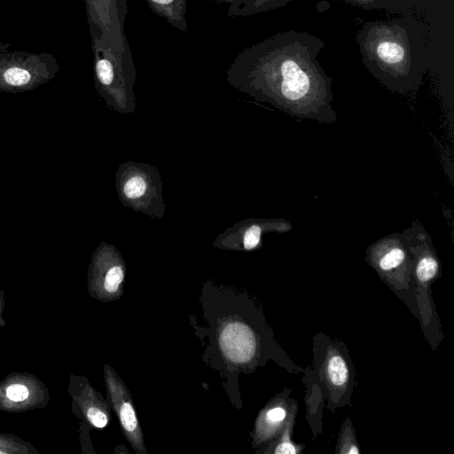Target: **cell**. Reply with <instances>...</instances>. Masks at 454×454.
Wrapping results in <instances>:
<instances>
[{
	"instance_id": "obj_19",
	"label": "cell",
	"mask_w": 454,
	"mask_h": 454,
	"mask_svg": "<svg viewBox=\"0 0 454 454\" xmlns=\"http://www.w3.org/2000/svg\"><path fill=\"white\" fill-rule=\"evenodd\" d=\"M6 395L12 401L20 402L28 396V390L24 385L13 384L7 387Z\"/></svg>"
},
{
	"instance_id": "obj_13",
	"label": "cell",
	"mask_w": 454,
	"mask_h": 454,
	"mask_svg": "<svg viewBox=\"0 0 454 454\" xmlns=\"http://www.w3.org/2000/svg\"><path fill=\"white\" fill-rule=\"evenodd\" d=\"M93 259L97 284L102 297L106 301L119 299L123 294L126 269L121 254L114 246L103 242Z\"/></svg>"
},
{
	"instance_id": "obj_16",
	"label": "cell",
	"mask_w": 454,
	"mask_h": 454,
	"mask_svg": "<svg viewBox=\"0 0 454 454\" xmlns=\"http://www.w3.org/2000/svg\"><path fill=\"white\" fill-rule=\"evenodd\" d=\"M145 2L153 12L163 17L173 27L183 31L186 30L187 0H145Z\"/></svg>"
},
{
	"instance_id": "obj_7",
	"label": "cell",
	"mask_w": 454,
	"mask_h": 454,
	"mask_svg": "<svg viewBox=\"0 0 454 454\" xmlns=\"http://www.w3.org/2000/svg\"><path fill=\"white\" fill-rule=\"evenodd\" d=\"M115 185L123 206L151 217L164 215L162 182L154 166L131 160L122 163L116 172Z\"/></svg>"
},
{
	"instance_id": "obj_1",
	"label": "cell",
	"mask_w": 454,
	"mask_h": 454,
	"mask_svg": "<svg viewBox=\"0 0 454 454\" xmlns=\"http://www.w3.org/2000/svg\"><path fill=\"white\" fill-rule=\"evenodd\" d=\"M324 46L308 32L277 33L243 50L228 69L227 81L292 117L333 124V78L317 60Z\"/></svg>"
},
{
	"instance_id": "obj_15",
	"label": "cell",
	"mask_w": 454,
	"mask_h": 454,
	"mask_svg": "<svg viewBox=\"0 0 454 454\" xmlns=\"http://www.w3.org/2000/svg\"><path fill=\"white\" fill-rule=\"evenodd\" d=\"M299 411V405L292 398L288 419L278 435L267 445L255 450L260 454H300L306 448L304 443H296L293 440L294 428Z\"/></svg>"
},
{
	"instance_id": "obj_5",
	"label": "cell",
	"mask_w": 454,
	"mask_h": 454,
	"mask_svg": "<svg viewBox=\"0 0 454 454\" xmlns=\"http://www.w3.org/2000/svg\"><path fill=\"white\" fill-rule=\"evenodd\" d=\"M311 373L322 388L331 412L351 405L356 387V370L347 345L318 332L312 340Z\"/></svg>"
},
{
	"instance_id": "obj_6",
	"label": "cell",
	"mask_w": 454,
	"mask_h": 454,
	"mask_svg": "<svg viewBox=\"0 0 454 454\" xmlns=\"http://www.w3.org/2000/svg\"><path fill=\"white\" fill-rule=\"evenodd\" d=\"M364 260L418 319L414 261L402 233L386 235L369 245Z\"/></svg>"
},
{
	"instance_id": "obj_3",
	"label": "cell",
	"mask_w": 454,
	"mask_h": 454,
	"mask_svg": "<svg viewBox=\"0 0 454 454\" xmlns=\"http://www.w3.org/2000/svg\"><path fill=\"white\" fill-rule=\"evenodd\" d=\"M402 235L413 256V278L419 323L426 340L436 350L443 340L442 324L432 295V285L442 277V264L423 224L413 221Z\"/></svg>"
},
{
	"instance_id": "obj_9",
	"label": "cell",
	"mask_w": 454,
	"mask_h": 454,
	"mask_svg": "<svg viewBox=\"0 0 454 454\" xmlns=\"http://www.w3.org/2000/svg\"><path fill=\"white\" fill-rule=\"evenodd\" d=\"M293 229L283 218H247L222 232L214 246L231 250L252 251L262 247V236L269 232L286 233Z\"/></svg>"
},
{
	"instance_id": "obj_4",
	"label": "cell",
	"mask_w": 454,
	"mask_h": 454,
	"mask_svg": "<svg viewBox=\"0 0 454 454\" xmlns=\"http://www.w3.org/2000/svg\"><path fill=\"white\" fill-rule=\"evenodd\" d=\"M92 49L96 91L109 108L120 114L133 113L136 72L126 39L93 38Z\"/></svg>"
},
{
	"instance_id": "obj_14",
	"label": "cell",
	"mask_w": 454,
	"mask_h": 454,
	"mask_svg": "<svg viewBox=\"0 0 454 454\" xmlns=\"http://www.w3.org/2000/svg\"><path fill=\"white\" fill-rule=\"evenodd\" d=\"M302 381L305 386L306 419L315 440L323 431V411L325 407V399L318 382L313 377L310 367L303 369Z\"/></svg>"
},
{
	"instance_id": "obj_8",
	"label": "cell",
	"mask_w": 454,
	"mask_h": 454,
	"mask_svg": "<svg viewBox=\"0 0 454 454\" xmlns=\"http://www.w3.org/2000/svg\"><path fill=\"white\" fill-rule=\"evenodd\" d=\"M59 70L57 58L47 52L0 51V92L34 90L53 80Z\"/></svg>"
},
{
	"instance_id": "obj_17",
	"label": "cell",
	"mask_w": 454,
	"mask_h": 454,
	"mask_svg": "<svg viewBox=\"0 0 454 454\" xmlns=\"http://www.w3.org/2000/svg\"><path fill=\"white\" fill-rule=\"evenodd\" d=\"M294 0H233L228 8L231 16H250L286 6Z\"/></svg>"
},
{
	"instance_id": "obj_12",
	"label": "cell",
	"mask_w": 454,
	"mask_h": 454,
	"mask_svg": "<svg viewBox=\"0 0 454 454\" xmlns=\"http://www.w3.org/2000/svg\"><path fill=\"white\" fill-rule=\"evenodd\" d=\"M91 38L123 39L125 0H84Z\"/></svg>"
},
{
	"instance_id": "obj_11",
	"label": "cell",
	"mask_w": 454,
	"mask_h": 454,
	"mask_svg": "<svg viewBox=\"0 0 454 454\" xmlns=\"http://www.w3.org/2000/svg\"><path fill=\"white\" fill-rule=\"evenodd\" d=\"M291 392L283 388L259 411L251 434L252 446L258 450L273 441L283 429L290 411Z\"/></svg>"
},
{
	"instance_id": "obj_20",
	"label": "cell",
	"mask_w": 454,
	"mask_h": 454,
	"mask_svg": "<svg viewBox=\"0 0 454 454\" xmlns=\"http://www.w3.org/2000/svg\"><path fill=\"white\" fill-rule=\"evenodd\" d=\"M346 4L357 6L364 9H372L376 8L379 5H381L384 2H388L390 0H339Z\"/></svg>"
},
{
	"instance_id": "obj_2",
	"label": "cell",
	"mask_w": 454,
	"mask_h": 454,
	"mask_svg": "<svg viewBox=\"0 0 454 454\" xmlns=\"http://www.w3.org/2000/svg\"><path fill=\"white\" fill-rule=\"evenodd\" d=\"M413 22V21H412ZM412 22L406 19L365 22L356 35L362 61L387 90L406 93L421 82L426 64L413 48Z\"/></svg>"
},
{
	"instance_id": "obj_21",
	"label": "cell",
	"mask_w": 454,
	"mask_h": 454,
	"mask_svg": "<svg viewBox=\"0 0 454 454\" xmlns=\"http://www.w3.org/2000/svg\"><path fill=\"white\" fill-rule=\"evenodd\" d=\"M12 46V43L9 42L0 41V51H4L9 50Z\"/></svg>"
},
{
	"instance_id": "obj_10",
	"label": "cell",
	"mask_w": 454,
	"mask_h": 454,
	"mask_svg": "<svg viewBox=\"0 0 454 454\" xmlns=\"http://www.w3.org/2000/svg\"><path fill=\"white\" fill-rule=\"evenodd\" d=\"M105 372L109 401L123 434L137 454H146L142 429L126 385L111 367L106 366Z\"/></svg>"
},
{
	"instance_id": "obj_18",
	"label": "cell",
	"mask_w": 454,
	"mask_h": 454,
	"mask_svg": "<svg viewBox=\"0 0 454 454\" xmlns=\"http://www.w3.org/2000/svg\"><path fill=\"white\" fill-rule=\"evenodd\" d=\"M334 452L336 454L361 453L356 430L350 417H347L341 424Z\"/></svg>"
}]
</instances>
